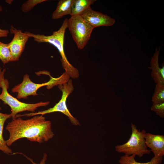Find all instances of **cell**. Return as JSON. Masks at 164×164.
I'll return each mask as SVG.
<instances>
[{"label":"cell","mask_w":164,"mask_h":164,"mask_svg":"<svg viewBox=\"0 0 164 164\" xmlns=\"http://www.w3.org/2000/svg\"><path fill=\"white\" fill-rule=\"evenodd\" d=\"M34 116L26 120L19 117L8 124L5 129L9 134V139L6 141L8 146L23 138L41 144L53 138L54 134L51 121L46 120L42 115Z\"/></svg>","instance_id":"6da1fadb"},{"label":"cell","mask_w":164,"mask_h":164,"mask_svg":"<svg viewBox=\"0 0 164 164\" xmlns=\"http://www.w3.org/2000/svg\"><path fill=\"white\" fill-rule=\"evenodd\" d=\"M67 18L65 19L59 28L54 31L50 36L43 34H35L26 31L30 37H32L34 40L38 43H48L55 47L58 50L61 56V61L65 72L70 77L73 78H78L79 75L78 70L74 67L68 61L65 55L64 49V37L66 30L67 28Z\"/></svg>","instance_id":"7a4b0ae2"},{"label":"cell","mask_w":164,"mask_h":164,"mask_svg":"<svg viewBox=\"0 0 164 164\" xmlns=\"http://www.w3.org/2000/svg\"><path fill=\"white\" fill-rule=\"evenodd\" d=\"M5 70L4 69L2 71L0 67V87L2 89V92L0 94V99L5 104H8L10 107V114L13 120L16 118V116L19 113L26 111L34 112L38 108L46 106L49 104V101H41L35 104L26 103L19 101L11 95L7 91L9 87V82L4 77Z\"/></svg>","instance_id":"3957f363"},{"label":"cell","mask_w":164,"mask_h":164,"mask_svg":"<svg viewBox=\"0 0 164 164\" xmlns=\"http://www.w3.org/2000/svg\"><path fill=\"white\" fill-rule=\"evenodd\" d=\"M132 133L128 141L125 143L115 146L117 152L124 153L125 155H137L140 157L145 154H149L151 151L147 149L145 142V135L146 131H140L133 123L131 124Z\"/></svg>","instance_id":"277c9868"},{"label":"cell","mask_w":164,"mask_h":164,"mask_svg":"<svg viewBox=\"0 0 164 164\" xmlns=\"http://www.w3.org/2000/svg\"><path fill=\"white\" fill-rule=\"evenodd\" d=\"M58 87L62 92L61 98L60 101L53 107L37 112H31L22 115L17 114L16 118L22 116L29 117L39 115H43L54 112H59L67 116L73 125H80L79 121L72 115L66 105L67 99L69 95L72 92L74 89L72 80L69 79L66 82L59 85Z\"/></svg>","instance_id":"5b68a950"},{"label":"cell","mask_w":164,"mask_h":164,"mask_svg":"<svg viewBox=\"0 0 164 164\" xmlns=\"http://www.w3.org/2000/svg\"><path fill=\"white\" fill-rule=\"evenodd\" d=\"M68 28L77 47L83 49L89 40L94 28L80 15L71 16L67 20Z\"/></svg>","instance_id":"8992f818"},{"label":"cell","mask_w":164,"mask_h":164,"mask_svg":"<svg viewBox=\"0 0 164 164\" xmlns=\"http://www.w3.org/2000/svg\"><path fill=\"white\" fill-rule=\"evenodd\" d=\"M61 81V76L57 78H54L51 76L50 79L47 82L36 84L30 80L28 75L26 74L24 76L22 82L12 88V91L17 93V98L26 99L29 96L37 95V91L41 87L46 86L47 88L49 89L55 85H60Z\"/></svg>","instance_id":"52a82bcc"},{"label":"cell","mask_w":164,"mask_h":164,"mask_svg":"<svg viewBox=\"0 0 164 164\" xmlns=\"http://www.w3.org/2000/svg\"><path fill=\"white\" fill-rule=\"evenodd\" d=\"M10 33L14 35L12 41L9 43L12 57V61L19 60L23 51L26 43L29 36L25 32H23L19 29L15 28L12 25L11 26Z\"/></svg>","instance_id":"ba28073f"},{"label":"cell","mask_w":164,"mask_h":164,"mask_svg":"<svg viewBox=\"0 0 164 164\" xmlns=\"http://www.w3.org/2000/svg\"><path fill=\"white\" fill-rule=\"evenodd\" d=\"M83 19L94 28L100 26H111L113 25L115 19L110 16L95 11L90 7L80 15Z\"/></svg>","instance_id":"9c48e42d"},{"label":"cell","mask_w":164,"mask_h":164,"mask_svg":"<svg viewBox=\"0 0 164 164\" xmlns=\"http://www.w3.org/2000/svg\"><path fill=\"white\" fill-rule=\"evenodd\" d=\"M146 145L151 149L154 157H163L164 155V136L146 133Z\"/></svg>","instance_id":"30bf717a"},{"label":"cell","mask_w":164,"mask_h":164,"mask_svg":"<svg viewBox=\"0 0 164 164\" xmlns=\"http://www.w3.org/2000/svg\"><path fill=\"white\" fill-rule=\"evenodd\" d=\"M160 48L156 49L155 52L151 60L150 66L149 68L151 70V75L156 84L164 85V63L161 68L159 63V56Z\"/></svg>","instance_id":"8fae6325"},{"label":"cell","mask_w":164,"mask_h":164,"mask_svg":"<svg viewBox=\"0 0 164 164\" xmlns=\"http://www.w3.org/2000/svg\"><path fill=\"white\" fill-rule=\"evenodd\" d=\"M73 1V0H59L56 9L52 13V19L56 20L65 15H70Z\"/></svg>","instance_id":"7c38bea8"},{"label":"cell","mask_w":164,"mask_h":164,"mask_svg":"<svg viewBox=\"0 0 164 164\" xmlns=\"http://www.w3.org/2000/svg\"><path fill=\"white\" fill-rule=\"evenodd\" d=\"M96 1V0H73L70 15L71 16L80 15Z\"/></svg>","instance_id":"4fadbf2b"},{"label":"cell","mask_w":164,"mask_h":164,"mask_svg":"<svg viewBox=\"0 0 164 164\" xmlns=\"http://www.w3.org/2000/svg\"><path fill=\"white\" fill-rule=\"evenodd\" d=\"M11 117L10 114H3L0 112V150L6 154L12 153V149L7 145L3 137V131L6 121Z\"/></svg>","instance_id":"5bb4252c"},{"label":"cell","mask_w":164,"mask_h":164,"mask_svg":"<svg viewBox=\"0 0 164 164\" xmlns=\"http://www.w3.org/2000/svg\"><path fill=\"white\" fill-rule=\"evenodd\" d=\"M135 155H132L129 156L124 155L121 156L118 161L120 164H160L163 160V157H152L151 160L146 162H140L135 159Z\"/></svg>","instance_id":"9a60e30c"},{"label":"cell","mask_w":164,"mask_h":164,"mask_svg":"<svg viewBox=\"0 0 164 164\" xmlns=\"http://www.w3.org/2000/svg\"><path fill=\"white\" fill-rule=\"evenodd\" d=\"M0 60L5 64L12 61V57L8 44L0 41Z\"/></svg>","instance_id":"2e32d148"},{"label":"cell","mask_w":164,"mask_h":164,"mask_svg":"<svg viewBox=\"0 0 164 164\" xmlns=\"http://www.w3.org/2000/svg\"><path fill=\"white\" fill-rule=\"evenodd\" d=\"M152 100L154 104L164 102V85L156 84Z\"/></svg>","instance_id":"e0dca14e"},{"label":"cell","mask_w":164,"mask_h":164,"mask_svg":"<svg viewBox=\"0 0 164 164\" xmlns=\"http://www.w3.org/2000/svg\"><path fill=\"white\" fill-rule=\"evenodd\" d=\"M46 0H28L23 3L21 6L22 11L24 12H29L37 5L46 1Z\"/></svg>","instance_id":"ac0fdd59"},{"label":"cell","mask_w":164,"mask_h":164,"mask_svg":"<svg viewBox=\"0 0 164 164\" xmlns=\"http://www.w3.org/2000/svg\"><path fill=\"white\" fill-rule=\"evenodd\" d=\"M151 110L154 111L157 115L161 118H164V102L156 104L153 103L151 107Z\"/></svg>","instance_id":"d6986e66"},{"label":"cell","mask_w":164,"mask_h":164,"mask_svg":"<svg viewBox=\"0 0 164 164\" xmlns=\"http://www.w3.org/2000/svg\"><path fill=\"white\" fill-rule=\"evenodd\" d=\"M19 153L20 154H22L26 158V159H27L28 160L31 162L33 164H46L45 162L47 159V154L46 153L44 154L43 159L40 161V162L39 164H37L35 163L33 161V160L32 159L28 157L22 153Z\"/></svg>","instance_id":"ffe728a7"},{"label":"cell","mask_w":164,"mask_h":164,"mask_svg":"<svg viewBox=\"0 0 164 164\" xmlns=\"http://www.w3.org/2000/svg\"><path fill=\"white\" fill-rule=\"evenodd\" d=\"M9 32L7 29H3L0 28V38L7 36Z\"/></svg>","instance_id":"44dd1931"},{"label":"cell","mask_w":164,"mask_h":164,"mask_svg":"<svg viewBox=\"0 0 164 164\" xmlns=\"http://www.w3.org/2000/svg\"><path fill=\"white\" fill-rule=\"evenodd\" d=\"M12 1L13 0H6L5 2L8 4H11L12 2Z\"/></svg>","instance_id":"7402d4cb"},{"label":"cell","mask_w":164,"mask_h":164,"mask_svg":"<svg viewBox=\"0 0 164 164\" xmlns=\"http://www.w3.org/2000/svg\"><path fill=\"white\" fill-rule=\"evenodd\" d=\"M2 10V6L0 5V12H1Z\"/></svg>","instance_id":"603a6c76"},{"label":"cell","mask_w":164,"mask_h":164,"mask_svg":"<svg viewBox=\"0 0 164 164\" xmlns=\"http://www.w3.org/2000/svg\"><path fill=\"white\" fill-rule=\"evenodd\" d=\"M1 108L0 107V110H1Z\"/></svg>","instance_id":"cb8c5ba5"}]
</instances>
